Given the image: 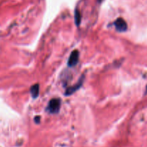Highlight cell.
<instances>
[{"label": "cell", "instance_id": "7a4b0ae2", "mask_svg": "<svg viewBox=\"0 0 147 147\" xmlns=\"http://www.w3.org/2000/svg\"><path fill=\"white\" fill-rule=\"evenodd\" d=\"M79 53L78 50H73L70 55L68 60H67V65L70 67H73L78 64L79 61Z\"/></svg>", "mask_w": 147, "mask_h": 147}, {"label": "cell", "instance_id": "ba28073f", "mask_svg": "<svg viewBox=\"0 0 147 147\" xmlns=\"http://www.w3.org/2000/svg\"><path fill=\"white\" fill-rule=\"evenodd\" d=\"M146 93H147V87H146Z\"/></svg>", "mask_w": 147, "mask_h": 147}, {"label": "cell", "instance_id": "52a82bcc", "mask_svg": "<svg viewBox=\"0 0 147 147\" xmlns=\"http://www.w3.org/2000/svg\"><path fill=\"white\" fill-rule=\"evenodd\" d=\"M40 116H36V117L34 118V121H35L37 123H40Z\"/></svg>", "mask_w": 147, "mask_h": 147}, {"label": "cell", "instance_id": "277c9868", "mask_svg": "<svg viewBox=\"0 0 147 147\" xmlns=\"http://www.w3.org/2000/svg\"><path fill=\"white\" fill-rule=\"evenodd\" d=\"M83 79H84V76H83L81 77V78L79 79L78 82V83H76V84L74 86H73V87L68 88H67V90H66V91H65L66 96H70V95H72L73 93H74L76 91V90H78V89L80 88V87H81L82 85H83Z\"/></svg>", "mask_w": 147, "mask_h": 147}, {"label": "cell", "instance_id": "5b68a950", "mask_svg": "<svg viewBox=\"0 0 147 147\" xmlns=\"http://www.w3.org/2000/svg\"><path fill=\"white\" fill-rule=\"evenodd\" d=\"M30 93L33 98H37L40 94V86L39 84H34L30 88Z\"/></svg>", "mask_w": 147, "mask_h": 147}, {"label": "cell", "instance_id": "6da1fadb", "mask_svg": "<svg viewBox=\"0 0 147 147\" xmlns=\"http://www.w3.org/2000/svg\"><path fill=\"white\" fill-rule=\"evenodd\" d=\"M61 106V101L58 98H53L50 100L47 107V111L50 113L55 114L59 112Z\"/></svg>", "mask_w": 147, "mask_h": 147}, {"label": "cell", "instance_id": "3957f363", "mask_svg": "<svg viewBox=\"0 0 147 147\" xmlns=\"http://www.w3.org/2000/svg\"><path fill=\"white\" fill-rule=\"evenodd\" d=\"M114 26L116 27V30L120 32H123L127 30L128 25L126 22L123 20V18L120 17L118 18L116 21L114 22Z\"/></svg>", "mask_w": 147, "mask_h": 147}, {"label": "cell", "instance_id": "8992f818", "mask_svg": "<svg viewBox=\"0 0 147 147\" xmlns=\"http://www.w3.org/2000/svg\"><path fill=\"white\" fill-rule=\"evenodd\" d=\"M75 22L77 26H79L81 22V14L78 9L75 11Z\"/></svg>", "mask_w": 147, "mask_h": 147}]
</instances>
